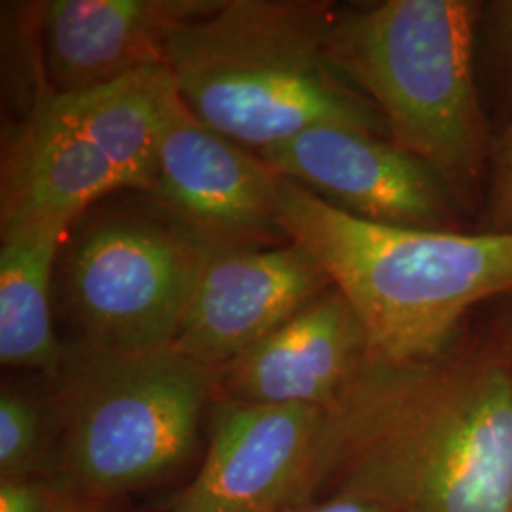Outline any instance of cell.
<instances>
[{
	"instance_id": "7",
	"label": "cell",
	"mask_w": 512,
	"mask_h": 512,
	"mask_svg": "<svg viewBox=\"0 0 512 512\" xmlns=\"http://www.w3.org/2000/svg\"><path fill=\"white\" fill-rule=\"evenodd\" d=\"M148 194L209 249L287 241L277 213L279 177L249 148L202 124L179 93L165 120Z\"/></svg>"
},
{
	"instance_id": "17",
	"label": "cell",
	"mask_w": 512,
	"mask_h": 512,
	"mask_svg": "<svg viewBox=\"0 0 512 512\" xmlns=\"http://www.w3.org/2000/svg\"><path fill=\"white\" fill-rule=\"evenodd\" d=\"M490 205L492 232H512V126L497 154Z\"/></svg>"
},
{
	"instance_id": "2",
	"label": "cell",
	"mask_w": 512,
	"mask_h": 512,
	"mask_svg": "<svg viewBox=\"0 0 512 512\" xmlns=\"http://www.w3.org/2000/svg\"><path fill=\"white\" fill-rule=\"evenodd\" d=\"M279 224L359 315L368 359L427 361L446 353L476 304L512 291V232L463 234L353 217L279 177Z\"/></svg>"
},
{
	"instance_id": "6",
	"label": "cell",
	"mask_w": 512,
	"mask_h": 512,
	"mask_svg": "<svg viewBox=\"0 0 512 512\" xmlns=\"http://www.w3.org/2000/svg\"><path fill=\"white\" fill-rule=\"evenodd\" d=\"M209 247L165 213L93 220L67 258V302L82 348H171Z\"/></svg>"
},
{
	"instance_id": "16",
	"label": "cell",
	"mask_w": 512,
	"mask_h": 512,
	"mask_svg": "<svg viewBox=\"0 0 512 512\" xmlns=\"http://www.w3.org/2000/svg\"><path fill=\"white\" fill-rule=\"evenodd\" d=\"M86 505L74 499L52 478L0 482V512H84Z\"/></svg>"
},
{
	"instance_id": "15",
	"label": "cell",
	"mask_w": 512,
	"mask_h": 512,
	"mask_svg": "<svg viewBox=\"0 0 512 512\" xmlns=\"http://www.w3.org/2000/svg\"><path fill=\"white\" fill-rule=\"evenodd\" d=\"M52 406L12 387L0 393V482L52 478Z\"/></svg>"
},
{
	"instance_id": "9",
	"label": "cell",
	"mask_w": 512,
	"mask_h": 512,
	"mask_svg": "<svg viewBox=\"0 0 512 512\" xmlns=\"http://www.w3.org/2000/svg\"><path fill=\"white\" fill-rule=\"evenodd\" d=\"M277 177L353 217L450 230V186L418 156L380 135L342 126L306 129L258 152Z\"/></svg>"
},
{
	"instance_id": "18",
	"label": "cell",
	"mask_w": 512,
	"mask_h": 512,
	"mask_svg": "<svg viewBox=\"0 0 512 512\" xmlns=\"http://www.w3.org/2000/svg\"><path fill=\"white\" fill-rule=\"evenodd\" d=\"M283 512H387L380 503L346 490H330L329 494H315L291 505Z\"/></svg>"
},
{
	"instance_id": "14",
	"label": "cell",
	"mask_w": 512,
	"mask_h": 512,
	"mask_svg": "<svg viewBox=\"0 0 512 512\" xmlns=\"http://www.w3.org/2000/svg\"><path fill=\"white\" fill-rule=\"evenodd\" d=\"M69 228L38 226L2 234L0 363L59 380L71 349L55 338L52 272Z\"/></svg>"
},
{
	"instance_id": "1",
	"label": "cell",
	"mask_w": 512,
	"mask_h": 512,
	"mask_svg": "<svg viewBox=\"0 0 512 512\" xmlns=\"http://www.w3.org/2000/svg\"><path fill=\"white\" fill-rule=\"evenodd\" d=\"M327 484L387 512H512V368L368 359L327 410L308 497Z\"/></svg>"
},
{
	"instance_id": "19",
	"label": "cell",
	"mask_w": 512,
	"mask_h": 512,
	"mask_svg": "<svg viewBox=\"0 0 512 512\" xmlns=\"http://www.w3.org/2000/svg\"><path fill=\"white\" fill-rule=\"evenodd\" d=\"M495 14L499 23V33L505 42V48L511 55L512 61V0H503L495 4Z\"/></svg>"
},
{
	"instance_id": "12",
	"label": "cell",
	"mask_w": 512,
	"mask_h": 512,
	"mask_svg": "<svg viewBox=\"0 0 512 512\" xmlns=\"http://www.w3.org/2000/svg\"><path fill=\"white\" fill-rule=\"evenodd\" d=\"M224 0H50L40 6L44 63L54 92H90L167 67V46Z\"/></svg>"
},
{
	"instance_id": "10",
	"label": "cell",
	"mask_w": 512,
	"mask_h": 512,
	"mask_svg": "<svg viewBox=\"0 0 512 512\" xmlns=\"http://www.w3.org/2000/svg\"><path fill=\"white\" fill-rule=\"evenodd\" d=\"M329 277L300 245L207 249L171 348L209 372L281 327Z\"/></svg>"
},
{
	"instance_id": "3",
	"label": "cell",
	"mask_w": 512,
	"mask_h": 512,
	"mask_svg": "<svg viewBox=\"0 0 512 512\" xmlns=\"http://www.w3.org/2000/svg\"><path fill=\"white\" fill-rule=\"evenodd\" d=\"M334 16L315 2L224 0L171 38L167 69L186 109L256 154L319 126L382 137L380 112L332 59Z\"/></svg>"
},
{
	"instance_id": "11",
	"label": "cell",
	"mask_w": 512,
	"mask_h": 512,
	"mask_svg": "<svg viewBox=\"0 0 512 512\" xmlns=\"http://www.w3.org/2000/svg\"><path fill=\"white\" fill-rule=\"evenodd\" d=\"M366 361L365 327L330 285L253 348L213 370V397L329 410Z\"/></svg>"
},
{
	"instance_id": "8",
	"label": "cell",
	"mask_w": 512,
	"mask_h": 512,
	"mask_svg": "<svg viewBox=\"0 0 512 512\" xmlns=\"http://www.w3.org/2000/svg\"><path fill=\"white\" fill-rule=\"evenodd\" d=\"M327 423L315 406L215 399L200 471L171 512H283L310 495Z\"/></svg>"
},
{
	"instance_id": "13",
	"label": "cell",
	"mask_w": 512,
	"mask_h": 512,
	"mask_svg": "<svg viewBox=\"0 0 512 512\" xmlns=\"http://www.w3.org/2000/svg\"><path fill=\"white\" fill-rule=\"evenodd\" d=\"M120 188H129L124 171L78 122L65 97L50 93L4 150L0 232L69 228L90 205Z\"/></svg>"
},
{
	"instance_id": "4",
	"label": "cell",
	"mask_w": 512,
	"mask_h": 512,
	"mask_svg": "<svg viewBox=\"0 0 512 512\" xmlns=\"http://www.w3.org/2000/svg\"><path fill=\"white\" fill-rule=\"evenodd\" d=\"M211 372L173 348H78L57 380L55 480L80 503L147 490L198 450Z\"/></svg>"
},
{
	"instance_id": "5",
	"label": "cell",
	"mask_w": 512,
	"mask_h": 512,
	"mask_svg": "<svg viewBox=\"0 0 512 512\" xmlns=\"http://www.w3.org/2000/svg\"><path fill=\"white\" fill-rule=\"evenodd\" d=\"M471 0H385L334 16L338 69L384 120L393 143L446 184L473 179L484 118L475 84Z\"/></svg>"
}]
</instances>
